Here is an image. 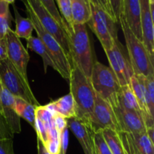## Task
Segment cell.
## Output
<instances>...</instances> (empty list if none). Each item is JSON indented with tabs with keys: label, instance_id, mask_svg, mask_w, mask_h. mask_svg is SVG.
I'll use <instances>...</instances> for the list:
<instances>
[{
	"label": "cell",
	"instance_id": "4316f807",
	"mask_svg": "<svg viewBox=\"0 0 154 154\" xmlns=\"http://www.w3.org/2000/svg\"><path fill=\"white\" fill-rule=\"evenodd\" d=\"M38 1L42 3V5L46 8V10L51 14V16L57 22V23L65 30V32L67 33L68 35H69L70 30H69V26H68L67 23L64 20V19L62 17L60 11H59L57 6H56L54 0H38Z\"/></svg>",
	"mask_w": 154,
	"mask_h": 154
},
{
	"label": "cell",
	"instance_id": "836d02e7",
	"mask_svg": "<svg viewBox=\"0 0 154 154\" xmlns=\"http://www.w3.org/2000/svg\"><path fill=\"white\" fill-rule=\"evenodd\" d=\"M0 154H14L13 138H0Z\"/></svg>",
	"mask_w": 154,
	"mask_h": 154
},
{
	"label": "cell",
	"instance_id": "f546056e",
	"mask_svg": "<svg viewBox=\"0 0 154 154\" xmlns=\"http://www.w3.org/2000/svg\"><path fill=\"white\" fill-rule=\"evenodd\" d=\"M93 141L95 154H111L106 141L104 139L102 132H95Z\"/></svg>",
	"mask_w": 154,
	"mask_h": 154
},
{
	"label": "cell",
	"instance_id": "e0dca14e",
	"mask_svg": "<svg viewBox=\"0 0 154 154\" xmlns=\"http://www.w3.org/2000/svg\"><path fill=\"white\" fill-rule=\"evenodd\" d=\"M145 78L146 77L141 75H134L131 78L129 85H130L131 88L135 94V98L138 101L146 127H154L153 117L150 115L147 110V105H146L145 86H144Z\"/></svg>",
	"mask_w": 154,
	"mask_h": 154
},
{
	"label": "cell",
	"instance_id": "8fae6325",
	"mask_svg": "<svg viewBox=\"0 0 154 154\" xmlns=\"http://www.w3.org/2000/svg\"><path fill=\"white\" fill-rule=\"evenodd\" d=\"M90 126L94 132H102L106 129H113L118 132V124L114 109L98 95H96Z\"/></svg>",
	"mask_w": 154,
	"mask_h": 154
},
{
	"label": "cell",
	"instance_id": "6da1fadb",
	"mask_svg": "<svg viewBox=\"0 0 154 154\" xmlns=\"http://www.w3.org/2000/svg\"><path fill=\"white\" fill-rule=\"evenodd\" d=\"M69 80L70 82V93L75 106V117L90 125L96 95L90 78L86 76L76 66L72 65Z\"/></svg>",
	"mask_w": 154,
	"mask_h": 154
},
{
	"label": "cell",
	"instance_id": "f1b7e54d",
	"mask_svg": "<svg viewBox=\"0 0 154 154\" xmlns=\"http://www.w3.org/2000/svg\"><path fill=\"white\" fill-rule=\"evenodd\" d=\"M56 1L58 3V6L60 11V14H61L62 17L66 21V23H67L71 33L72 31V27H73L71 0H56Z\"/></svg>",
	"mask_w": 154,
	"mask_h": 154
},
{
	"label": "cell",
	"instance_id": "d590c367",
	"mask_svg": "<svg viewBox=\"0 0 154 154\" xmlns=\"http://www.w3.org/2000/svg\"><path fill=\"white\" fill-rule=\"evenodd\" d=\"M54 119L56 127L58 129V131L61 132L63 129L67 126V119L57 114H54Z\"/></svg>",
	"mask_w": 154,
	"mask_h": 154
},
{
	"label": "cell",
	"instance_id": "74e56055",
	"mask_svg": "<svg viewBox=\"0 0 154 154\" xmlns=\"http://www.w3.org/2000/svg\"><path fill=\"white\" fill-rule=\"evenodd\" d=\"M98 2V6H100L102 9L105 11L108 12V14L111 15L112 17H114L112 13V11H111V7H110L109 2H108V0H97ZM115 19V18H114Z\"/></svg>",
	"mask_w": 154,
	"mask_h": 154
},
{
	"label": "cell",
	"instance_id": "5b68a950",
	"mask_svg": "<svg viewBox=\"0 0 154 154\" xmlns=\"http://www.w3.org/2000/svg\"><path fill=\"white\" fill-rule=\"evenodd\" d=\"M90 78L96 95L109 104L112 108L118 106L120 85L111 68L96 60Z\"/></svg>",
	"mask_w": 154,
	"mask_h": 154
},
{
	"label": "cell",
	"instance_id": "ac0fdd59",
	"mask_svg": "<svg viewBox=\"0 0 154 154\" xmlns=\"http://www.w3.org/2000/svg\"><path fill=\"white\" fill-rule=\"evenodd\" d=\"M53 114H57L66 119L76 117L75 106L71 93L60 98L57 100L50 102L45 105Z\"/></svg>",
	"mask_w": 154,
	"mask_h": 154
},
{
	"label": "cell",
	"instance_id": "83f0119b",
	"mask_svg": "<svg viewBox=\"0 0 154 154\" xmlns=\"http://www.w3.org/2000/svg\"><path fill=\"white\" fill-rule=\"evenodd\" d=\"M145 86V100L147 110L152 117L154 114V75L146 77L144 81Z\"/></svg>",
	"mask_w": 154,
	"mask_h": 154
},
{
	"label": "cell",
	"instance_id": "7bdbcfd3",
	"mask_svg": "<svg viewBox=\"0 0 154 154\" xmlns=\"http://www.w3.org/2000/svg\"><path fill=\"white\" fill-rule=\"evenodd\" d=\"M149 3H150V5H153L154 0H149Z\"/></svg>",
	"mask_w": 154,
	"mask_h": 154
},
{
	"label": "cell",
	"instance_id": "e575fe53",
	"mask_svg": "<svg viewBox=\"0 0 154 154\" xmlns=\"http://www.w3.org/2000/svg\"><path fill=\"white\" fill-rule=\"evenodd\" d=\"M69 144V128L65 127L60 133V148L58 154H66Z\"/></svg>",
	"mask_w": 154,
	"mask_h": 154
},
{
	"label": "cell",
	"instance_id": "ffe728a7",
	"mask_svg": "<svg viewBox=\"0 0 154 154\" xmlns=\"http://www.w3.org/2000/svg\"><path fill=\"white\" fill-rule=\"evenodd\" d=\"M73 25L87 24L91 17L90 2L88 0H71Z\"/></svg>",
	"mask_w": 154,
	"mask_h": 154
},
{
	"label": "cell",
	"instance_id": "44dd1931",
	"mask_svg": "<svg viewBox=\"0 0 154 154\" xmlns=\"http://www.w3.org/2000/svg\"><path fill=\"white\" fill-rule=\"evenodd\" d=\"M26 42V46L28 49L35 52L42 58L45 72H47L48 66H51L54 70L57 71V67H56L54 60H52L48 51L38 38L31 36L27 39Z\"/></svg>",
	"mask_w": 154,
	"mask_h": 154
},
{
	"label": "cell",
	"instance_id": "d6a6232c",
	"mask_svg": "<svg viewBox=\"0 0 154 154\" xmlns=\"http://www.w3.org/2000/svg\"><path fill=\"white\" fill-rule=\"evenodd\" d=\"M14 134L11 131L5 119L0 114V138H13Z\"/></svg>",
	"mask_w": 154,
	"mask_h": 154
},
{
	"label": "cell",
	"instance_id": "ab89813d",
	"mask_svg": "<svg viewBox=\"0 0 154 154\" xmlns=\"http://www.w3.org/2000/svg\"><path fill=\"white\" fill-rule=\"evenodd\" d=\"M146 133H147V136L149 137V138L150 139V141H153L154 143V135H153V133H154V127H149V128H147V130H146Z\"/></svg>",
	"mask_w": 154,
	"mask_h": 154
},
{
	"label": "cell",
	"instance_id": "b9f144b4",
	"mask_svg": "<svg viewBox=\"0 0 154 154\" xmlns=\"http://www.w3.org/2000/svg\"><path fill=\"white\" fill-rule=\"evenodd\" d=\"M2 1L5 2L6 3H8V5H10V4H14V2L16 0H2Z\"/></svg>",
	"mask_w": 154,
	"mask_h": 154
},
{
	"label": "cell",
	"instance_id": "603a6c76",
	"mask_svg": "<svg viewBox=\"0 0 154 154\" xmlns=\"http://www.w3.org/2000/svg\"><path fill=\"white\" fill-rule=\"evenodd\" d=\"M136 154H154V143L147 133H129Z\"/></svg>",
	"mask_w": 154,
	"mask_h": 154
},
{
	"label": "cell",
	"instance_id": "3957f363",
	"mask_svg": "<svg viewBox=\"0 0 154 154\" xmlns=\"http://www.w3.org/2000/svg\"><path fill=\"white\" fill-rule=\"evenodd\" d=\"M119 24L124 35L127 54L134 75H141L144 77L154 75V57L150 55L143 42L131 31L123 17L120 18Z\"/></svg>",
	"mask_w": 154,
	"mask_h": 154
},
{
	"label": "cell",
	"instance_id": "d4e9b609",
	"mask_svg": "<svg viewBox=\"0 0 154 154\" xmlns=\"http://www.w3.org/2000/svg\"><path fill=\"white\" fill-rule=\"evenodd\" d=\"M102 132L111 154H125L120 135L117 131L106 129L102 130Z\"/></svg>",
	"mask_w": 154,
	"mask_h": 154
},
{
	"label": "cell",
	"instance_id": "277c9868",
	"mask_svg": "<svg viewBox=\"0 0 154 154\" xmlns=\"http://www.w3.org/2000/svg\"><path fill=\"white\" fill-rule=\"evenodd\" d=\"M23 1L26 7V14L32 23L33 29L37 33L38 38L42 41L54 60L57 67V72H58L63 78L69 80L72 70V63L70 60L57 40L44 29L28 3L25 0Z\"/></svg>",
	"mask_w": 154,
	"mask_h": 154
},
{
	"label": "cell",
	"instance_id": "484cf974",
	"mask_svg": "<svg viewBox=\"0 0 154 154\" xmlns=\"http://www.w3.org/2000/svg\"><path fill=\"white\" fill-rule=\"evenodd\" d=\"M12 17L9 10V5L0 0V38H5L7 31L11 28Z\"/></svg>",
	"mask_w": 154,
	"mask_h": 154
},
{
	"label": "cell",
	"instance_id": "ba28073f",
	"mask_svg": "<svg viewBox=\"0 0 154 154\" xmlns=\"http://www.w3.org/2000/svg\"><path fill=\"white\" fill-rule=\"evenodd\" d=\"M25 1L30 6L44 29L57 40L70 60L69 37L67 33L57 23V21L38 0H25Z\"/></svg>",
	"mask_w": 154,
	"mask_h": 154
},
{
	"label": "cell",
	"instance_id": "7c38bea8",
	"mask_svg": "<svg viewBox=\"0 0 154 154\" xmlns=\"http://www.w3.org/2000/svg\"><path fill=\"white\" fill-rule=\"evenodd\" d=\"M113 109L118 124V132L146 133L147 127L141 114L123 109L119 106Z\"/></svg>",
	"mask_w": 154,
	"mask_h": 154
},
{
	"label": "cell",
	"instance_id": "8992f818",
	"mask_svg": "<svg viewBox=\"0 0 154 154\" xmlns=\"http://www.w3.org/2000/svg\"><path fill=\"white\" fill-rule=\"evenodd\" d=\"M90 5L91 17L87 24L98 38L104 51H108L112 48L116 41L118 40L117 21L100 6L91 2H90Z\"/></svg>",
	"mask_w": 154,
	"mask_h": 154
},
{
	"label": "cell",
	"instance_id": "d6986e66",
	"mask_svg": "<svg viewBox=\"0 0 154 154\" xmlns=\"http://www.w3.org/2000/svg\"><path fill=\"white\" fill-rule=\"evenodd\" d=\"M118 106L123 109L135 111L142 115L138 101L129 84L120 86L118 93Z\"/></svg>",
	"mask_w": 154,
	"mask_h": 154
},
{
	"label": "cell",
	"instance_id": "9a60e30c",
	"mask_svg": "<svg viewBox=\"0 0 154 154\" xmlns=\"http://www.w3.org/2000/svg\"><path fill=\"white\" fill-rule=\"evenodd\" d=\"M1 94L3 117L14 135L20 133V118L14 110V96L3 85Z\"/></svg>",
	"mask_w": 154,
	"mask_h": 154
},
{
	"label": "cell",
	"instance_id": "cb8c5ba5",
	"mask_svg": "<svg viewBox=\"0 0 154 154\" xmlns=\"http://www.w3.org/2000/svg\"><path fill=\"white\" fill-rule=\"evenodd\" d=\"M13 8L14 11L15 23H16V29L14 30L15 34L19 38H25L26 40H27L29 38L32 36V33L34 29L32 23L29 18L23 17L20 14L15 5H13Z\"/></svg>",
	"mask_w": 154,
	"mask_h": 154
},
{
	"label": "cell",
	"instance_id": "52a82bcc",
	"mask_svg": "<svg viewBox=\"0 0 154 154\" xmlns=\"http://www.w3.org/2000/svg\"><path fill=\"white\" fill-rule=\"evenodd\" d=\"M0 81L14 97L20 98L34 106H39L30 88L29 81H26L8 59L0 62Z\"/></svg>",
	"mask_w": 154,
	"mask_h": 154
},
{
	"label": "cell",
	"instance_id": "30bf717a",
	"mask_svg": "<svg viewBox=\"0 0 154 154\" xmlns=\"http://www.w3.org/2000/svg\"><path fill=\"white\" fill-rule=\"evenodd\" d=\"M7 45V55L9 61L17 69L23 78L29 81L27 77V66L29 61V55L14 31L9 29L5 35Z\"/></svg>",
	"mask_w": 154,
	"mask_h": 154
},
{
	"label": "cell",
	"instance_id": "1f68e13d",
	"mask_svg": "<svg viewBox=\"0 0 154 154\" xmlns=\"http://www.w3.org/2000/svg\"><path fill=\"white\" fill-rule=\"evenodd\" d=\"M108 2L117 24L120 23V18L123 16V0H108Z\"/></svg>",
	"mask_w": 154,
	"mask_h": 154
},
{
	"label": "cell",
	"instance_id": "9c48e42d",
	"mask_svg": "<svg viewBox=\"0 0 154 154\" xmlns=\"http://www.w3.org/2000/svg\"><path fill=\"white\" fill-rule=\"evenodd\" d=\"M105 52L109 62L110 68L115 75L120 85L130 84L131 78L134 75L133 69L127 53L119 39L116 41L111 49Z\"/></svg>",
	"mask_w": 154,
	"mask_h": 154
},
{
	"label": "cell",
	"instance_id": "4dcf8cb0",
	"mask_svg": "<svg viewBox=\"0 0 154 154\" xmlns=\"http://www.w3.org/2000/svg\"><path fill=\"white\" fill-rule=\"evenodd\" d=\"M120 135V140H121L122 144H123V150L125 154H136L135 153V148H134L133 144L132 142L129 133L126 132H118Z\"/></svg>",
	"mask_w": 154,
	"mask_h": 154
},
{
	"label": "cell",
	"instance_id": "8d00e7d4",
	"mask_svg": "<svg viewBox=\"0 0 154 154\" xmlns=\"http://www.w3.org/2000/svg\"><path fill=\"white\" fill-rule=\"evenodd\" d=\"M8 59L7 45L5 38H0V62Z\"/></svg>",
	"mask_w": 154,
	"mask_h": 154
},
{
	"label": "cell",
	"instance_id": "5bb4252c",
	"mask_svg": "<svg viewBox=\"0 0 154 154\" xmlns=\"http://www.w3.org/2000/svg\"><path fill=\"white\" fill-rule=\"evenodd\" d=\"M142 42L152 57H154V19L150 13L149 0H139Z\"/></svg>",
	"mask_w": 154,
	"mask_h": 154
},
{
	"label": "cell",
	"instance_id": "4fadbf2b",
	"mask_svg": "<svg viewBox=\"0 0 154 154\" xmlns=\"http://www.w3.org/2000/svg\"><path fill=\"white\" fill-rule=\"evenodd\" d=\"M67 126L79 141L85 154H95L94 133L90 126L77 117L67 119Z\"/></svg>",
	"mask_w": 154,
	"mask_h": 154
},
{
	"label": "cell",
	"instance_id": "60d3db41",
	"mask_svg": "<svg viewBox=\"0 0 154 154\" xmlns=\"http://www.w3.org/2000/svg\"><path fill=\"white\" fill-rule=\"evenodd\" d=\"M2 84L1 81H0V114H2Z\"/></svg>",
	"mask_w": 154,
	"mask_h": 154
},
{
	"label": "cell",
	"instance_id": "7402d4cb",
	"mask_svg": "<svg viewBox=\"0 0 154 154\" xmlns=\"http://www.w3.org/2000/svg\"><path fill=\"white\" fill-rule=\"evenodd\" d=\"M14 110L20 118L28 122L35 131V106L18 97H14Z\"/></svg>",
	"mask_w": 154,
	"mask_h": 154
},
{
	"label": "cell",
	"instance_id": "f35d334b",
	"mask_svg": "<svg viewBox=\"0 0 154 154\" xmlns=\"http://www.w3.org/2000/svg\"><path fill=\"white\" fill-rule=\"evenodd\" d=\"M37 148H38V154H50L47 150L45 144H43L41 139L37 137Z\"/></svg>",
	"mask_w": 154,
	"mask_h": 154
},
{
	"label": "cell",
	"instance_id": "7a4b0ae2",
	"mask_svg": "<svg viewBox=\"0 0 154 154\" xmlns=\"http://www.w3.org/2000/svg\"><path fill=\"white\" fill-rule=\"evenodd\" d=\"M69 37L71 63L76 66L86 76L90 78L96 60H94L87 24L73 25Z\"/></svg>",
	"mask_w": 154,
	"mask_h": 154
},
{
	"label": "cell",
	"instance_id": "2e32d148",
	"mask_svg": "<svg viewBox=\"0 0 154 154\" xmlns=\"http://www.w3.org/2000/svg\"><path fill=\"white\" fill-rule=\"evenodd\" d=\"M123 17L131 31L142 42L139 0H123Z\"/></svg>",
	"mask_w": 154,
	"mask_h": 154
}]
</instances>
